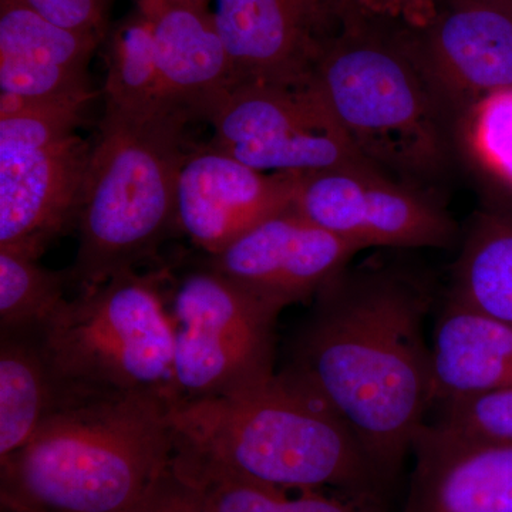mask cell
I'll return each mask as SVG.
<instances>
[{
    "instance_id": "17",
    "label": "cell",
    "mask_w": 512,
    "mask_h": 512,
    "mask_svg": "<svg viewBox=\"0 0 512 512\" xmlns=\"http://www.w3.org/2000/svg\"><path fill=\"white\" fill-rule=\"evenodd\" d=\"M147 18L153 28L164 101L192 119H210L234 86L210 6H164Z\"/></svg>"
},
{
    "instance_id": "6",
    "label": "cell",
    "mask_w": 512,
    "mask_h": 512,
    "mask_svg": "<svg viewBox=\"0 0 512 512\" xmlns=\"http://www.w3.org/2000/svg\"><path fill=\"white\" fill-rule=\"evenodd\" d=\"M43 335L57 372L77 389L154 394L174 406L173 333L160 272H124L80 292Z\"/></svg>"
},
{
    "instance_id": "4",
    "label": "cell",
    "mask_w": 512,
    "mask_h": 512,
    "mask_svg": "<svg viewBox=\"0 0 512 512\" xmlns=\"http://www.w3.org/2000/svg\"><path fill=\"white\" fill-rule=\"evenodd\" d=\"M173 404L154 394L84 397L0 460V507L126 512L173 461Z\"/></svg>"
},
{
    "instance_id": "15",
    "label": "cell",
    "mask_w": 512,
    "mask_h": 512,
    "mask_svg": "<svg viewBox=\"0 0 512 512\" xmlns=\"http://www.w3.org/2000/svg\"><path fill=\"white\" fill-rule=\"evenodd\" d=\"M104 40L0 0V96L16 101H90L89 62Z\"/></svg>"
},
{
    "instance_id": "29",
    "label": "cell",
    "mask_w": 512,
    "mask_h": 512,
    "mask_svg": "<svg viewBox=\"0 0 512 512\" xmlns=\"http://www.w3.org/2000/svg\"><path fill=\"white\" fill-rule=\"evenodd\" d=\"M356 6L363 18L419 30L437 15L440 0H356Z\"/></svg>"
},
{
    "instance_id": "12",
    "label": "cell",
    "mask_w": 512,
    "mask_h": 512,
    "mask_svg": "<svg viewBox=\"0 0 512 512\" xmlns=\"http://www.w3.org/2000/svg\"><path fill=\"white\" fill-rule=\"evenodd\" d=\"M302 175L268 174L214 144L188 151L175 183V221L192 244L218 254L256 224L289 210Z\"/></svg>"
},
{
    "instance_id": "18",
    "label": "cell",
    "mask_w": 512,
    "mask_h": 512,
    "mask_svg": "<svg viewBox=\"0 0 512 512\" xmlns=\"http://www.w3.org/2000/svg\"><path fill=\"white\" fill-rule=\"evenodd\" d=\"M433 402L512 386V325L448 298L431 345Z\"/></svg>"
},
{
    "instance_id": "7",
    "label": "cell",
    "mask_w": 512,
    "mask_h": 512,
    "mask_svg": "<svg viewBox=\"0 0 512 512\" xmlns=\"http://www.w3.org/2000/svg\"><path fill=\"white\" fill-rule=\"evenodd\" d=\"M161 295L174 343L175 403L234 397L276 375L275 328L284 309L205 262Z\"/></svg>"
},
{
    "instance_id": "16",
    "label": "cell",
    "mask_w": 512,
    "mask_h": 512,
    "mask_svg": "<svg viewBox=\"0 0 512 512\" xmlns=\"http://www.w3.org/2000/svg\"><path fill=\"white\" fill-rule=\"evenodd\" d=\"M412 456L402 512H512V447L463 439L427 421Z\"/></svg>"
},
{
    "instance_id": "3",
    "label": "cell",
    "mask_w": 512,
    "mask_h": 512,
    "mask_svg": "<svg viewBox=\"0 0 512 512\" xmlns=\"http://www.w3.org/2000/svg\"><path fill=\"white\" fill-rule=\"evenodd\" d=\"M410 30L356 16L323 39L313 80L367 163L443 198L460 156L456 124L421 69Z\"/></svg>"
},
{
    "instance_id": "19",
    "label": "cell",
    "mask_w": 512,
    "mask_h": 512,
    "mask_svg": "<svg viewBox=\"0 0 512 512\" xmlns=\"http://www.w3.org/2000/svg\"><path fill=\"white\" fill-rule=\"evenodd\" d=\"M92 394L57 372L43 329L0 332V460L20 450L73 403Z\"/></svg>"
},
{
    "instance_id": "21",
    "label": "cell",
    "mask_w": 512,
    "mask_h": 512,
    "mask_svg": "<svg viewBox=\"0 0 512 512\" xmlns=\"http://www.w3.org/2000/svg\"><path fill=\"white\" fill-rule=\"evenodd\" d=\"M214 512H392L386 498L328 490L288 491L197 464L173 460Z\"/></svg>"
},
{
    "instance_id": "20",
    "label": "cell",
    "mask_w": 512,
    "mask_h": 512,
    "mask_svg": "<svg viewBox=\"0 0 512 512\" xmlns=\"http://www.w3.org/2000/svg\"><path fill=\"white\" fill-rule=\"evenodd\" d=\"M448 298L512 325V204H487L468 228Z\"/></svg>"
},
{
    "instance_id": "27",
    "label": "cell",
    "mask_w": 512,
    "mask_h": 512,
    "mask_svg": "<svg viewBox=\"0 0 512 512\" xmlns=\"http://www.w3.org/2000/svg\"><path fill=\"white\" fill-rule=\"evenodd\" d=\"M37 15L62 28L106 39L110 26L107 0H19Z\"/></svg>"
},
{
    "instance_id": "30",
    "label": "cell",
    "mask_w": 512,
    "mask_h": 512,
    "mask_svg": "<svg viewBox=\"0 0 512 512\" xmlns=\"http://www.w3.org/2000/svg\"><path fill=\"white\" fill-rule=\"evenodd\" d=\"M306 3L325 37L335 35L346 23L359 16L356 0H306Z\"/></svg>"
},
{
    "instance_id": "28",
    "label": "cell",
    "mask_w": 512,
    "mask_h": 512,
    "mask_svg": "<svg viewBox=\"0 0 512 512\" xmlns=\"http://www.w3.org/2000/svg\"><path fill=\"white\" fill-rule=\"evenodd\" d=\"M126 512H214L204 495L178 476L171 466L158 478L153 487Z\"/></svg>"
},
{
    "instance_id": "33",
    "label": "cell",
    "mask_w": 512,
    "mask_h": 512,
    "mask_svg": "<svg viewBox=\"0 0 512 512\" xmlns=\"http://www.w3.org/2000/svg\"><path fill=\"white\" fill-rule=\"evenodd\" d=\"M0 512H22V511L10 510V508L0 507Z\"/></svg>"
},
{
    "instance_id": "5",
    "label": "cell",
    "mask_w": 512,
    "mask_h": 512,
    "mask_svg": "<svg viewBox=\"0 0 512 512\" xmlns=\"http://www.w3.org/2000/svg\"><path fill=\"white\" fill-rule=\"evenodd\" d=\"M191 120L165 101L136 109L106 103L77 214L74 288L87 291L137 271L178 229L175 183Z\"/></svg>"
},
{
    "instance_id": "11",
    "label": "cell",
    "mask_w": 512,
    "mask_h": 512,
    "mask_svg": "<svg viewBox=\"0 0 512 512\" xmlns=\"http://www.w3.org/2000/svg\"><path fill=\"white\" fill-rule=\"evenodd\" d=\"M359 248L292 208L248 229L207 264L285 309L313 301L359 254Z\"/></svg>"
},
{
    "instance_id": "34",
    "label": "cell",
    "mask_w": 512,
    "mask_h": 512,
    "mask_svg": "<svg viewBox=\"0 0 512 512\" xmlns=\"http://www.w3.org/2000/svg\"><path fill=\"white\" fill-rule=\"evenodd\" d=\"M134 2H136V3H137V5H138V3H140V0H134Z\"/></svg>"
},
{
    "instance_id": "13",
    "label": "cell",
    "mask_w": 512,
    "mask_h": 512,
    "mask_svg": "<svg viewBox=\"0 0 512 512\" xmlns=\"http://www.w3.org/2000/svg\"><path fill=\"white\" fill-rule=\"evenodd\" d=\"M93 146L79 134L0 158V248L39 259L76 225Z\"/></svg>"
},
{
    "instance_id": "32",
    "label": "cell",
    "mask_w": 512,
    "mask_h": 512,
    "mask_svg": "<svg viewBox=\"0 0 512 512\" xmlns=\"http://www.w3.org/2000/svg\"><path fill=\"white\" fill-rule=\"evenodd\" d=\"M443 0H440V3ZM483 2H495V3H505V5H512V0H483Z\"/></svg>"
},
{
    "instance_id": "9",
    "label": "cell",
    "mask_w": 512,
    "mask_h": 512,
    "mask_svg": "<svg viewBox=\"0 0 512 512\" xmlns=\"http://www.w3.org/2000/svg\"><path fill=\"white\" fill-rule=\"evenodd\" d=\"M291 208L360 251L444 249L458 238L443 198L399 183L369 165L302 175Z\"/></svg>"
},
{
    "instance_id": "24",
    "label": "cell",
    "mask_w": 512,
    "mask_h": 512,
    "mask_svg": "<svg viewBox=\"0 0 512 512\" xmlns=\"http://www.w3.org/2000/svg\"><path fill=\"white\" fill-rule=\"evenodd\" d=\"M458 154H466L488 180L510 192L512 204V89L485 97L456 124Z\"/></svg>"
},
{
    "instance_id": "14",
    "label": "cell",
    "mask_w": 512,
    "mask_h": 512,
    "mask_svg": "<svg viewBox=\"0 0 512 512\" xmlns=\"http://www.w3.org/2000/svg\"><path fill=\"white\" fill-rule=\"evenodd\" d=\"M234 86L311 79L322 30L306 0H211Z\"/></svg>"
},
{
    "instance_id": "31",
    "label": "cell",
    "mask_w": 512,
    "mask_h": 512,
    "mask_svg": "<svg viewBox=\"0 0 512 512\" xmlns=\"http://www.w3.org/2000/svg\"><path fill=\"white\" fill-rule=\"evenodd\" d=\"M211 0H140L137 8L146 16L153 15L158 9L171 5H200L210 6Z\"/></svg>"
},
{
    "instance_id": "25",
    "label": "cell",
    "mask_w": 512,
    "mask_h": 512,
    "mask_svg": "<svg viewBox=\"0 0 512 512\" xmlns=\"http://www.w3.org/2000/svg\"><path fill=\"white\" fill-rule=\"evenodd\" d=\"M89 101H16L0 96V158L59 143L76 134Z\"/></svg>"
},
{
    "instance_id": "8",
    "label": "cell",
    "mask_w": 512,
    "mask_h": 512,
    "mask_svg": "<svg viewBox=\"0 0 512 512\" xmlns=\"http://www.w3.org/2000/svg\"><path fill=\"white\" fill-rule=\"evenodd\" d=\"M208 121L215 131L211 144L262 173L311 175L373 167L350 143L313 73L298 84L232 87Z\"/></svg>"
},
{
    "instance_id": "1",
    "label": "cell",
    "mask_w": 512,
    "mask_h": 512,
    "mask_svg": "<svg viewBox=\"0 0 512 512\" xmlns=\"http://www.w3.org/2000/svg\"><path fill=\"white\" fill-rule=\"evenodd\" d=\"M427 276L397 262L349 266L313 299L279 375L328 404L390 487L433 409Z\"/></svg>"
},
{
    "instance_id": "22",
    "label": "cell",
    "mask_w": 512,
    "mask_h": 512,
    "mask_svg": "<svg viewBox=\"0 0 512 512\" xmlns=\"http://www.w3.org/2000/svg\"><path fill=\"white\" fill-rule=\"evenodd\" d=\"M103 43L107 62L103 92L107 104L136 109L164 101L153 28L140 9L110 28Z\"/></svg>"
},
{
    "instance_id": "23",
    "label": "cell",
    "mask_w": 512,
    "mask_h": 512,
    "mask_svg": "<svg viewBox=\"0 0 512 512\" xmlns=\"http://www.w3.org/2000/svg\"><path fill=\"white\" fill-rule=\"evenodd\" d=\"M70 286L69 271H50L33 256L0 248V332L45 329Z\"/></svg>"
},
{
    "instance_id": "2",
    "label": "cell",
    "mask_w": 512,
    "mask_h": 512,
    "mask_svg": "<svg viewBox=\"0 0 512 512\" xmlns=\"http://www.w3.org/2000/svg\"><path fill=\"white\" fill-rule=\"evenodd\" d=\"M171 421L183 463L288 491L390 488L345 421L279 373L239 396L174 404Z\"/></svg>"
},
{
    "instance_id": "26",
    "label": "cell",
    "mask_w": 512,
    "mask_h": 512,
    "mask_svg": "<svg viewBox=\"0 0 512 512\" xmlns=\"http://www.w3.org/2000/svg\"><path fill=\"white\" fill-rule=\"evenodd\" d=\"M437 429L463 439L512 447V386L437 404Z\"/></svg>"
},
{
    "instance_id": "10",
    "label": "cell",
    "mask_w": 512,
    "mask_h": 512,
    "mask_svg": "<svg viewBox=\"0 0 512 512\" xmlns=\"http://www.w3.org/2000/svg\"><path fill=\"white\" fill-rule=\"evenodd\" d=\"M410 36L454 124L485 97L512 89V5L443 0L429 25Z\"/></svg>"
}]
</instances>
